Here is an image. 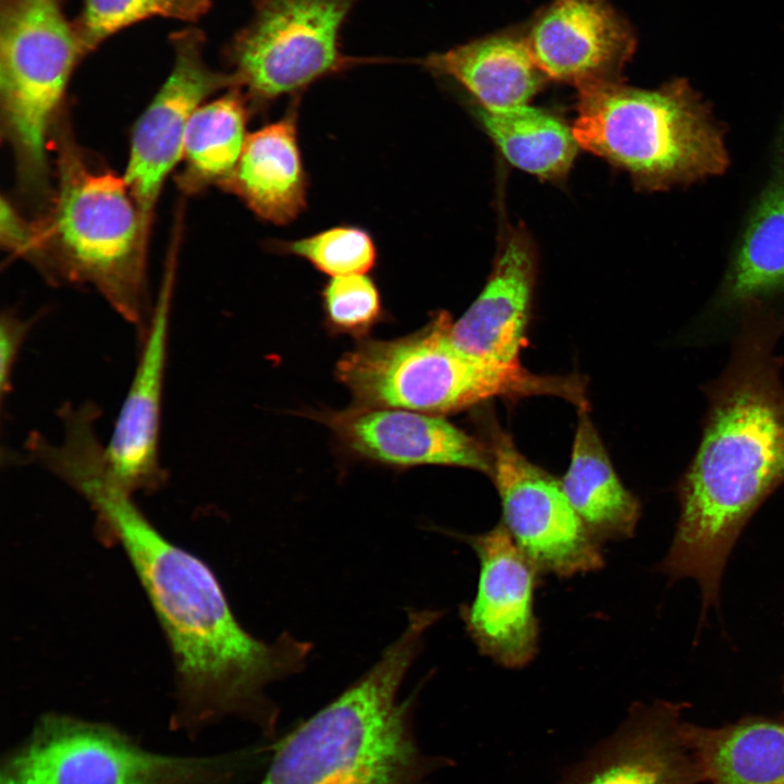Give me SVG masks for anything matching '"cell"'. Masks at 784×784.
<instances>
[{"label":"cell","mask_w":784,"mask_h":784,"mask_svg":"<svg viewBox=\"0 0 784 784\" xmlns=\"http://www.w3.org/2000/svg\"><path fill=\"white\" fill-rule=\"evenodd\" d=\"M66 483L121 541L167 634L176 665L170 730L193 739L236 718L275 738L280 711L266 688L302 670L311 646L289 634L267 644L243 629L210 568L161 536L102 457L76 461Z\"/></svg>","instance_id":"6da1fadb"},{"label":"cell","mask_w":784,"mask_h":784,"mask_svg":"<svg viewBox=\"0 0 784 784\" xmlns=\"http://www.w3.org/2000/svg\"><path fill=\"white\" fill-rule=\"evenodd\" d=\"M742 314L728 365L706 388L701 439L676 486V530L658 565L672 579L699 584L701 617L718 604L726 561L744 527L784 483V383L774 353L784 318L763 308Z\"/></svg>","instance_id":"7a4b0ae2"},{"label":"cell","mask_w":784,"mask_h":784,"mask_svg":"<svg viewBox=\"0 0 784 784\" xmlns=\"http://www.w3.org/2000/svg\"><path fill=\"white\" fill-rule=\"evenodd\" d=\"M411 610L407 626L376 664L336 698L275 739L257 784H429L453 759L427 752L417 739L415 696L399 690L442 614Z\"/></svg>","instance_id":"3957f363"},{"label":"cell","mask_w":784,"mask_h":784,"mask_svg":"<svg viewBox=\"0 0 784 784\" xmlns=\"http://www.w3.org/2000/svg\"><path fill=\"white\" fill-rule=\"evenodd\" d=\"M58 182L35 228L37 267L51 282L89 284L131 326L138 341L154 306L147 290V249L124 177L96 170L59 120Z\"/></svg>","instance_id":"277c9868"},{"label":"cell","mask_w":784,"mask_h":784,"mask_svg":"<svg viewBox=\"0 0 784 784\" xmlns=\"http://www.w3.org/2000/svg\"><path fill=\"white\" fill-rule=\"evenodd\" d=\"M452 322L442 310L406 336L362 339L339 359L335 376L357 406L434 415L492 397L550 395L575 406L585 401L586 383L579 376L538 375L520 364H497L463 352L450 336Z\"/></svg>","instance_id":"5b68a950"},{"label":"cell","mask_w":784,"mask_h":784,"mask_svg":"<svg viewBox=\"0 0 784 784\" xmlns=\"http://www.w3.org/2000/svg\"><path fill=\"white\" fill-rule=\"evenodd\" d=\"M573 133L580 147L626 170L646 191L689 185L728 164L720 123L684 78L656 89L621 81L583 88Z\"/></svg>","instance_id":"8992f818"},{"label":"cell","mask_w":784,"mask_h":784,"mask_svg":"<svg viewBox=\"0 0 784 784\" xmlns=\"http://www.w3.org/2000/svg\"><path fill=\"white\" fill-rule=\"evenodd\" d=\"M261 740L208 755L158 751L107 722L49 712L0 759V784H244L267 764Z\"/></svg>","instance_id":"52a82bcc"},{"label":"cell","mask_w":784,"mask_h":784,"mask_svg":"<svg viewBox=\"0 0 784 784\" xmlns=\"http://www.w3.org/2000/svg\"><path fill=\"white\" fill-rule=\"evenodd\" d=\"M85 57L63 0H0L1 132L19 184L37 204L50 196L48 136Z\"/></svg>","instance_id":"ba28073f"},{"label":"cell","mask_w":784,"mask_h":784,"mask_svg":"<svg viewBox=\"0 0 784 784\" xmlns=\"http://www.w3.org/2000/svg\"><path fill=\"white\" fill-rule=\"evenodd\" d=\"M358 1L254 0L252 19L223 51L234 87L260 108L372 62L341 48L343 25Z\"/></svg>","instance_id":"9c48e42d"},{"label":"cell","mask_w":784,"mask_h":784,"mask_svg":"<svg viewBox=\"0 0 784 784\" xmlns=\"http://www.w3.org/2000/svg\"><path fill=\"white\" fill-rule=\"evenodd\" d=\"M492 475L502 524L539 573L558 577L600 569V543L569 502L562 481L524 456L513 439L490 426Z\"/></svg>","instance_id":"30bf717a"},{"label":"cell","mask_w":784,"mask_h":784,"mask_svg":"<svg viewBox=\"0 0 784 784\" xmlns=\"http://www.w3.org/2000/svg\"><path fill=\"white\" fill-rule=\"evenodd\" d=\"M170 44L174 54L171 72L133 128L123 175L137 208L146 249L162 185L183 158L193 113L208 96L234 88L229 72L216 71L206 62L201 29L187 26L176 30L170 35Z\"/></svg>","instance_id":"8fae6325"},{"label":"cell","mask_w":784,"mask_h":784,"mask_svg":"<svg viewBox=\"0 0 784 784\" xmlns=\"http://www.w3.org/2000/svg\"><path fill=\"white\" fill-rule=\"evenodd\" d=\"M461 537L480 564L476 596L461 607L466 629L481 654L504 667H524L538 651L534 591L539 572L502 523Z\"/></svg>","instance_id":"7c38bea8"},{"label":"cell","mask_w":784,"mask_h":784,"mask_svg":"<svg viewBox=\"0 0 784 784\" xmlns=\"http://www.w3.org/2000/svg\"><path fill=\"white\" fill-rule=\"evenodd\" d=\"M686 702H635L607 737L565 768L558 784H701L690 748Z\"/></svg>","instance_id":"4fadbf2b"},{"label":"cell","mask_w":784,"mask_h":784,"mask_svg":"<svg viewBox=\"0 0 784 784\" xmlns=\"http://www.w3.org/2000/svg\"><path fill=\"white\" fill-rule=\"evenodd\" d=\"M176 244L175 237L149 326L138 341L139 354L128 391L105 444L110 474L131 492L154 490L166 478L159 444Z\"/></svg>","instance_id":"5bb4252c"},{"label":"cell","mask_w":784,"mask_h":784,"mask_svg":"<svg viewBox=\"0 0 784 784\" xmlns=\"http://www.w3.org/2000/svg\"><path fill=\"white\" fill-rule=\"evenodd\" d=\"M308 416L326 425L348 452L372 462L457 466L492 475L489 445L439 415L355 405Z\"/></svg>","instance_id":"9a60e30c"},{"label":"cell","mask_w":784,"mask_h":784,"mask_svg":"<svg viewBox=\"0 0 784 784\" xmlns=\"http://www.w3.org/2000/svg\"><path fill=\"white\" fill-rule=\"evenodd\" d=\"M525 36L548 79L578 90L621 81L636 50V36L609 0H552Z\"/></svg>","instance_id":"2e32d148"},{"label":"cell","mask_w":784,"mask_h":784,"mask_svg":"<svg viewBox=\"0 0 784 784\" xmlns=\"http://www.w3.org/2000/svg\"><path fill=\"white\" fill-rule=\"evenodd\" d=\"M537 254L523 228L510 229L486 285L450 328L463 352L497 364L517 365L530 316Z\"/></svg>","instance_id":"e0dca14e"},{"label":"cell","mask_w":784,"mask_h":784,"mask_svg":"<svg viewBox=\"0 0 784 784\" xmlns=\"http://www.w3.org/2000/svg\"><path fill=\"white\" fill-rule=\"evenodd\" d=\"M221 186L273 224H287L303 212L307 175L295 106L281 119L248 134L234 171Z\"/></svg>","instance_id":"ac0fdd59"},{"label":"cell","mask_w":784,"mask_h":784,"mask_svg":"<svg viewBox=\"0 0 784 784\" xmlns=\"http://www.w3.org/2000/svg\"><path fill=\"white\" fill-rule=\"evenodd\" d=\"M419 63L434 75L454 79L486 109L528 105L548 79L530 51L525 33L516 30L500 32L431 53Z\"/></svg>","instance_id":"d6986e66"},{"label":"cell","mask_w":784,"mask_h":784,"mask_svg":"<svg viewBox=\"0 0 784 784\" xmlns=\"http://www.w3.org/2000/svg\"><path fill=\"white\" fill-rule=\"evenodd\" d=\"M784 294V149L761 191L725 272L716 305L763 307Z\"/></svg>","instance_id":"ffe728a7"},{"label":"cell","mask_w":784,"mask_h":784,"mask_svg":"<svg viewBox=\"0 0 784 784\" xmlns=\"http://www.w3.org/2000/svg\"><path fill=\"white\" fill-rule=\"evenodd\" d=\"M577 409L571 461L561 480L563 489L599 543L628 539L635 534L640 503L618 478L588 407Z\"/></svg>","instance_id":"44dd1931"},{"label":"cell","mask_w":784,"mask_h":784,"mask_svg":"<svg viewBox=\"0 0 784 784\" xmlns=\"http://www.w3.org/2000/svg\"><path fill=\"white\" fill-rule=\"evenodd\" d=\"M709 784H784V714L746 715L720 727L686 722Z\"/></svg>","instance_id":"7402d4cb"},{"label":"cell","mask_w":784,"mask_h":784,"mask_svg":"<svg viewBox=\"0 0 784 784\" xmlns=\"http://www.w3.org/2000/svg\"><path fill=\"white\" fill-rule=\"evenodd\" d=\"M481 125L514 167L546 180L564 177L578 143L573 128L555 114L528 105L504 109L477 107Z\"/></svg>","instance_id":"603a6c76"},{"label":"cell","mask_w":784,"mask_h":784,"mask_svg":"<svg viewBox=\"0 0 784 784\" xmlns=\"http://www.w3.org/2000/svg\"><path fill=\"white\" fill-rule=\"evenodd\" d=\"M248 103L234 87L195 110L184 138L182 189L194 193L213 183L221 185L232 174L248 136Z\"/></svg>","instance_id":"cb8c5ba5"},{"label":"cell","mask_w":784,"mask_h":784,"mask_svg":"<svg viewBox=\"0 0 784 784\" xmlns=\"http://www.w3.org/2000/svg\"><path fill=\"white\" fill-rule=\"evenodd\" d=\"M211 0H84L73 20L86 56L114 34L151 17L196 23L207 14Z\"/></svg>","instance_id":"d4e9b609"},{"label":"cell","mask_w":784,"mask_h":784,"mask_svg":"<svg viewBox=\"0 0 784 784\" xmlns=\"http://www.w3.org/2000/svg\"><path fill=\"white\" fill-rule=\"evenodd\" d=\"M270 247L308 261L332 277L367 273L377 262V247L370 233L356 225H336L293 241H275Z\"/></svg>","instance_id":"484cf974"},{"label":"cell","mask_w":784,"mask_h":784,"mask_svg":"<svg viewBox=\"0 0 784 784\" xmlns=\"http://www.w3.org/2000/svg\"><path fill=\"white\" fill-rule=\"evenodd\" d=\"M321 299L326 321L338 333L363 339L383 318L379 289L367 273L330 278Z\"/></svg>","instance_id":"4316f807"},{"label":"cell","mask_w":784,"mask_h":784,"mask_svg":"<svg viewBox=\"0 0 784 784\" xmlns=\"http://www.w3.org/2000/svg\"><path fill=\"white\" fill-rule=\"evenodd\" d=\"M36 319H23L11 310L0 318V395L3 404L12 391V375L21 347Z\"/></svg>","instance_id":"83f0119b"},{"label":"cell","mask_w":784,"mask_h":784,"mask_svg":"<svg viewBox=\"0 0 784 784\" xmlns=\"http://www.w3.org/2000/svg\"><path fill=\"white\" fill-rule=\"evenodd\" d=\"M200 784H224V783H200Z\"/></svg>","instance_id":"f1b7e54d"},{"label":"cell","mask_w":784,"mask_h":784,"mask_svg":"<svg viewBox=\"0 0 784 784\" xmlns=\"http://www.w3.org/2000/svg\"><path fill=\"white\" fill-rule=\"evenodd\" d=\"M783 691H784V685H783Z\"/></svg>","instance_id":"f546056e"}]
</instances>
